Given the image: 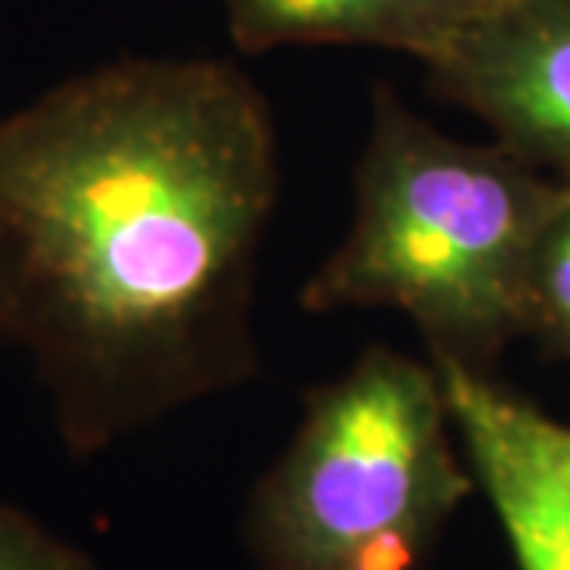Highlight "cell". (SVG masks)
<instances>
[{
  "label": "cell",
  "mask_w": 570,
  "mask_h": 570,
  "mask_svg": "<svg viewBox=\"0 0 570 570\" xmlns=\"http://www.w3.org/2000/svg\"><path fill=\"white\" fill-rule=\"evenodd\" d=\"M283 187L266 96L219 58H121L0 115V346L89 460L261 371Z\"/></svg>",
  "instance_id": "obj_1"
},
{
  "label": "cell",
  "mask_w": 570,
  "mask_h": 570,
  "mask_svg": "<svg viewBox=\"0 0 570 570\" xmlns=\"http://www.w3.org/2000/svg\"><path fill=\"white\" fill-rule=\"evenodd\" d=\"M568 200L570 184L501 142L453 140L377 82L352 225L305 283L302 307H393L419 326L431 358L489 371L527 333L532 254Z\"/></svg>",
  "instance_id": "obj_2"
},
{
  "label": "cell",
  "mask_w": 570,
  "mask_h": 570,
  "mask_svg": "<svg viewBox=\"0 0 570 570\" xmlns=\"http://www.w3.org/2000/svg\"><path fill=\"white\" fill-rule=\"evenodd\" d=\"M472 491L438 367L371 346L307 393L250 491L247 554L257 570H422Z\"/></svg>",
  "instance_id": "obj_3"
},
{
  "label": "cell",
  "mask_w": 570,
  "mask_h": 570,
  "mask_svg": "<svg viewBox=\"0 0 570 570\" xmlns=\"http://www.w3.org/2000/svg\"><path fill=\"white\" fill-rule=\"evenodd\" d=\"M428 73L517 159L570 184V0H498Z\"/></svg>",
  "instance_id": "obj_4"
},
{
  "label": "cell",
  "mask_w": 570,
  "mask_h": 570,
  "mask_svg": "<svg viewBox=\"0 0 570 570\" xmlns=\"http://www.w3.org/2000/svg\"><path fill=\"white\" fill-rule=\"evenodd\" d=\"M475 489L520 570H570V425L554 422L489 371L431 358Z\"/></svg>",
  "instance_id": "obj_5"
},
{
  "label": "cell",
  "mask_w": 570,
  "mask_h": 570,
  "mask_svg": "<svg viewBox=\"0 0 570 570\" xmlns=\"http://www.w3.org/2000/svg\"><path fill=\"white\" fill-rule=\"evenodd\" d=\"M498 0H223L242 51L285 45H367L431 67Z\"/></svg>",
  "instance_id": "obj_6"
},
{
  "label": "cell",
  "mask_w": 570,
  "mask_h": 570,
  "mask_svg": "<svg viewBox=\"0 0 570 570\" xmlns=\"http://www.w3.org/2000/svg\"><path fill=\"white\" fill-rule=\"evenodd\" d=\"M527 333L570 358V200L546 225L527 279Z\"/></svg>",
  "instance_id": "obj_7"
},
{
  "label": "cell",
  "mask_w": 570,
  "mask_h": 570,
  "mask_svg": "<svg viewBox=\"0 0 570 570\" xmlns=\"http://www.w3.org/2000/svg\"><path fill=\"white\" fill-rule=\"evenodd\" d=\"M0 570H102L92 554L61 539L32 513L0 504Z\"/></svg>",
  "instance_id": "obj_8"
}]
</instances>
